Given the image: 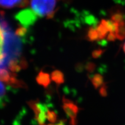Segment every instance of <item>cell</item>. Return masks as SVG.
<instances>
[{
	"label": "cell",
	"instance_id": "cell-13",
	"mask_svg": "<svg viewBox=\"0 0 125 125\" xmlns=\"http://www.w3.org/2000/svg\"><path fill=\"white\" fill-rule=\"evenodd\" d=\"M27 32V29L26 27H23V26H21L19 27L18 29L16 30L15 34H16L18 37H23L26 35V34Z\"/></svg>",
	"mask_w": 125,
	"mask_h": 125
},
{
	"label": "cell",
	"instance_id": "cell-10",
	"mask_svg": "<svg viewBox=\"0 0 125 125\" xmlns=\"http://www.w3.org/2000/svg\"><path fill=\"white\" fill-rule=\"evenodd\" d=\"M92 83L96 88H97L103 83V78L100 75L96 74L93 76L92 79Z\"/></svg>",
	"mask_w": 125,
	"mask_h": 125
},
{
	"label": "cell",
	"instance_id": "cell-9",
	"mask_svg": "<svg viewBox=\"0 0 125 125\" xmlns=\"http://www.w3.org/2000/svg\"><path fill=\"white\" fill-rule=\"evenodd\" d=\"M5 94V87L2 81H0V107H4L5 105V102H6Z\"/></svg>",
	"mask_w": 125,
	"mask_h": 125
},
{
	"label": "cell",
	"instance_id": "cell-17",
	"mask_svg": "<svg viewBox=\"0 0 125 125\" xmlns=\"http://www.w3.org/2000/svg\"><path fill=\"white\" fill-rule=\"evenodd\" d=\"M123 49H124V51H125V43L124 44V46H123Z\"/></svg>",
	"mask_w": 125,
	"mask_h": 125
},
{
	"label": "cell",
	"instance_id": "cell-7",
	"mask_svg": "<svg viewBox=\"0 0 125 125\" xmlns=\"http://www.w3.org/2000/svg\"><path fill=\"white\" fill-rule=\"evenodd\" d=\"M5 30L0 23V67L4 62V56Z\"/></svg>",
	"mask_w": 125,
	"mask_h": 125
},
{
	"label": "cell",
	"instance_id": "cell-15",
	"mask_svg": "<svg viewBox=\"0 0 125 125\" xmlns=\"http://www.w3.org/2000/svg\"><path fill=\"white\" fill-rule=\"evenodd\" d=\"M93 67L94 65L92 63H88V64L86 65V69L89 71H92V70L93 69Z\"/></svg>",
	"mask_w": 125,
	"mask_h": 125
},
{
	"label": "cell",
	"instance_id": "cell-4",
	"mask_svg": "<svg viewBox=\"0 0 125 125\" xmlns=\"http://www.w3.org/2000/svg\"><path fill=\"white\" fill-rule=\"evenodd\" d=\"M36 15L37 14L32 10L26 9L20 11L15 16V18L22 26L27 28L36 21L37 19Z\"/></svg>",
	"mask_w": 125,
	"mask_h": 125
},
{
	"label": "cell",
	"instance_id": "cell-8",
	"mask_svg": "<svg viewBox=\"0 0 125 125\" xmlns=\"http://www.w3.org/2000/svg\"><path fill=\"white\" fill-rule=\"evenodd\" d=\"M51 79L57 85L63 83L64 82V75L62 71L59 70H54L51 74Z\"/></svg>",
	"mask_w": 125,
	"mask_h": 125
},
{
	"label": "cell",
	"instance_id": "cell-16",
	"mask_svg": "<svg viewBox=\"0 0 125 125\" xmlns=\"http://www.w3.org/2000/svg\"><path fill=\"white\" fill-rule=\"evenodd\" d=\"M65 125V123H64V121H60L59 122V123H57L56 125Z\"/></svg>",
	"mask_w": 125,
	"mask_h": 125
},
{
	"label": "cell",
	"instance_id": "cell-11",
	"mask_svg": "<svg viewBox=\"0 0 125 125\" xmlns=\"http://www.w3.org/2000/svg\"><path fill=\"white\" fill-rule=\"evenodd\" d=\"M46 117L47 120L49 121L52 123H55L57 121V114L56 113V112L53 111H51L48 109V111L46 112Z\"/></svg>",
	"mask_w": 125,
	"mask_h": 125
},
{
	"label": "cell",
	"instance_id": "cell-1",
	"mask_svg": "<svg viewBox=\"0 0 125 125\" xmlns=\"http://www.w3.org/2000/svg\"><path fill=\"white\" fill-rule=\"evenodd\" d=\"M5 30V58L1 69H7L11 61L18 59L21 53L22 44L20 39L12 30L9 25L2 26Z\"/></svg>",
	"mask_w": 125,
	"mask_h": 125
},
{
	"label": "cell",
	"instance_id": "cell-6",
	"mask_svg": "<svg viewBox=\"0 0 125 125\" xmlns=\"http://www.w3.org/2000/svg\"><path fill=\"white\" fill-rule=\"evenodd\" d=\"M36 80L39 85L42 86L45 88H46L51 83V77L48 73L41 71L37 75Z\"/></svg>",
	"mask_w": 125,
	"mask_h": 125
},
{
	"label": "cell",
	"instance_id": "cell-12",
	"mask_svg": "<svg viewBox=\"0 0 125 125\" xmlns=\"http://www.w3.org/2000/svg\"><path fill=\"white\" fill-rule=\"evenodd\" d=\"M87 37H88L89 40L92 41L98 40V35L96 29L92 28L89 29L87 33Z\"/></svg>",
	"mask_w": 125,
	"mask_h": 125
},
{
	"label": "cell",
	"instance_id": "cell-14",
	"mask_svg": "<svg viewBox=\"0 0 125 125\" xmlns=\"http://www.w3.org/2000/svg\"><path fill=\"white\" fill-rule=\"evenodd\" d=\"M101 53H102V51H95L93 52L92 55H93V57L97 58V57H98V56H100Z\"/></svg>",
	"mask_w": 125,
	"mask_h": 125
},
{
	"label": "cell",
	"instance_id": "cell-5",
	"mask_svg": "<svg viewBox=\"0 0 125 125\" xmlns=\"http://www.w3.org/2000/svg\"><path fill=\"white\" fill-rule=\"evenodd\" d=\"M29 4L28 0H0V8L10 9L14 7H26Z\"/></svg>",
	"mask_w": 125,
	"mask_h": 125
},
{
	"label": "cell",
	"instance_id": "cell-2",
	"mask_svg": "<svg viewBox=\"0 0 125 125\" xmlns=\"http://www.w3.org/2000/svg\"><path fill=\"white\" fill-rule=\"evenodd\" d=\"M57 0H31L32 10L40 16L52 18L55 13Z\"/></svg>",
	"mask_w": 125,
	"mask_h": 125
},
{
	"label": "cell",
	"instance_id": "cell-3",
	"mask_svg": "<svg viewBox=\"0 0 125 125\" xmlns=\"http://www.w3.org/2000/svg\"><path fill=\"white\" fill-rule=\"evenodd\" d=\"M62 108L65 114L70 121V125H76L77 123V115L79 112V107L74 102L64 97L62 98Z\"/></svg>",
	"mask_w": 125,
	"mask_h": 125
}]
</instances>
